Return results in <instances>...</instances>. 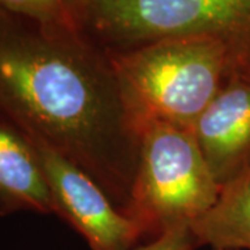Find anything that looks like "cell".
<instances>
[{
  "label": "cell",
  "instance_id": "30bf717a",
  "mask_svg": "<svg viewBox=\"0 0 250 250\" xmlns=\"http://www.w3.org/2000/svg\"><path fill=\"white\" fill-rule=\"evenodd\" d=\"M195 236L189 227H179L139 245L134 250H195Z\"/></svg>",
  "mask_w": 250,
  "mask_h": 250
},
{
  "label": "cell",
  "instance_id": "ba28073f",
  "mask_svg": "<svg viewBox=\"0 0 250 250\" xmlns=\"http://www.w3.org/2000/svg\"><path fill=\"white\" fill-rule=\"evenodd\" d=\"M189 228L197 248L250 250V171L223 187L217 203Z\"/></svg>",
  "mask_w": 250,
  "mask_h": 250
},
{
  "label": "cell",
  "instance_id": "7a4b0ae2",
  "mask_svg": "<svg viewBox=\"0 0 250 250\" xmlns=\"http://www.w3.org/2000/svg\"><path fill=\"white\" fill-rule=\"evenodd\" d=\"M108 53L146 124L193 129L232 75L227 47L208 38L161 39Z\"/></svg>",
  "mask_w": 250,
  "mask_h": 250
},
{
  "label": "cell",
  "instance_id": "6da1fadb",
  "mask_svg": "<svg viewBox=\"0 0 250 250\" xmlns=\"http://www.w3.org/2000/svg\"><path fill=\"white\" fill-rule=\"evenodd\" d=\"M0 123L71 161L131 217L146 121L83 31L0 9Z\"/></svg>",
  "mask_w": 250,
  "mask_h": 250
},
{
  "label": "cell",
  "instance_id": "9c48e42d",
  "mask_svg": "<svg viewBox=\"0 0 250 250\" xmlns=\"http://www.w3.org/2000/svg\"><path fill=\"white\" fill-rule=\"evenodd\" d=\"M85 0H0V9L32 20L41 25L83 31Z\"/></svg>",
  "mask_w": 250,
  "mask_h": 250
},
{
  "label": "cell",
  "instance_id": "277c9868",
  "mask_svg": "<svg viewBox=\"0 0 250 250\" xmlns=\"http://www.w3.org/2000/svg\"><path fill=\"white\" fill-rule=\"evenodd\" d=\"M221 189L192 128L147 121L131 214L146 238L190 227L217 203Z\"/></svg>",
  "mask_w": 250,
  "mask_h": 250
},
{
  "label": "cell",
  "instance_id": "5b68a950",
  "mask_svg": "<svg viewBox=\"0 0 250 250\" xmlns=\"http://www.w3.org/2000/svg\"><path fill=\"white\" fill-rule=\"evenodd\" d=\"M28 142L45 172L56 215L81 233L90 249L134 250L141 245L146 238L141 224L121 213L88 174L45 145Z\"/></svg>",
  "mask_w": 250,
  "mask_h": 250
},
{
  "label": "cell",
  "instance_id": "52a82bcc",
  "mask_svg": "<svg viewBox=\"0 0 250 250\" xmlns=\"http://www.w3.org/2000/svg\"><path fill=\"white\" fill-rule=\"evenodd\" d=\"M21 210L56 214V205L32 146L0 123V214Z\"/></svg>",
  "mask_w": 250,
  "mask_h": 250
},
{
  "label": "cell",
  "instance_id": "8992f818",
  "mask_svg": "<svg viewBox=\"0 0 250 250\" xmlns=\"http://www.w3.org/2000/svg\"><path fill=\"white\" fill-rule=\"evenodd\" d=\"M193 131L221 188L249 172L250 75H235L227 81Z\"/></svg>",
  "mask_w": 250,
  "mask_h": 250
},
{
  "label": "cell",
  "instance_id": "3957f363",
  "mask_svg": "<svg viewBox=\"0 0 250 250\" xmlns=\"http://www.w3.org/2000/svg\"><path fill=\"white\" fill-rule=\"evenodd\" d=\"M83 32L107 52L172 38H208L250 75V0H85ZM229 77V78H231Z\"/></svg>",
  "mask_w": 250,
  "mask_h": 250
}]
</instances>
